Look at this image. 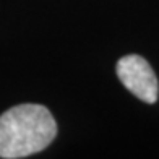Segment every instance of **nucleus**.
Returning a JSON list of instances; mask_svg holds the SVG:
<instances>
[{
    "instance_id": "1",
    "label": "nucleus",
    "mask_w": 159,
    "mask_h": 159,
    "mask_svg": "<svg viewBox=\"0 0 159 159\" xmlns=\"http://www.w3.org/2000/svg\"><path fill=\"white\" fill-rule=\"evenodd\" d=\"M57 135L55 119L41 104H20L0 115V157L21 159L47 148Z\"/></svg>"
},
{
    "instance_id": "2",
    "label": "nucleus",
    "mask_w": 159,
    "mask_h": 159,
    "mask_svg": "<svg viewBox=\"0 0 159 159\" xmlns=\"http://www.w3.org/2000/svg\"><path fill=\"white\" fill-rule=\"evenodd\" d=\"M117 76L122 84L143 102L154 104L159 94V83L151 65L141 55H125L117 62Z\"/></svg>"
}]
</instances>
